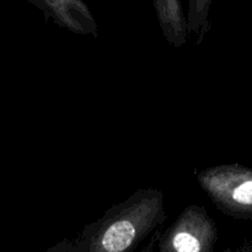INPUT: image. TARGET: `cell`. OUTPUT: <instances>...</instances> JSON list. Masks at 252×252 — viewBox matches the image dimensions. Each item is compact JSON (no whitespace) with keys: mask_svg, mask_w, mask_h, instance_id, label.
I'll return each mask as SVG.
<instances>
[{"mask_svg":"<svg viewBox=\"0 0 252 252\" xmlns=\"http://www.w3.org/2000/svg\"><path fill=\"white\" fill-rule=\"evenodd\" d=\"M166 219L161 189H138L86 225L73 244L80 252H133Z\"/></svg>","mask_w":252,"mask_h":252,"instance_id":"1","label":"cell"},{"mask_svg":"<svg viewBox=\"0 0 252 252\" xmlns=\"http://www.w3.org/2000/svg\"><path fill=\"white\" fill-rule=\"evenodd\" d=\"M199 186L225 216L252 219V169L241 164H223L197 174Z\"/></svg>","mask_w":252,"mask_h":252,"instance_id":"2","label":"cell"},{"mask_svg":"<svg viewBox=\"0 0 252 252\" xmlns=\"http://www.w3.org/2000/svg\"><path fill=\"white\" fill-rule=\"evenodd\" d=\"M218 228L204 207L189 204L157 241V252H214Z\"/></svg>","mask_w":252,"mask_h":252,"instance_id":"3","label":"cell"},{"mask_svg":"<svg viewBox=\"0 0 252 252\" xmlns=\"http://www.w3.org/2000/svg\"><path fill=\"white\" fill-rule=\"evenodd\" d=\"M57 26L75 34L98 37L93 12L84 0H29Z\"/></svg>","mask_w":252,"mask_h":252,"instance_id":"4","label":"cell"},{"mask_svg":"<svg viewBox=\"0 0 252 252\" xmlns=\"http://www.w3.org/2000/svg\"><path fill=\"white\" fill-rule=\"evenodd\" d=\"M164 38L175 48L186 44L189 32L181 0H153Z\"/></svg>","mask_w":252,"mask_h":252,"instance_id":"5","label":"cell"},{"mask_svg":"<svg viewBox=\"0 0 252 252\" xmlns=\"http://www.w3.org/2000/svg\"><path fill=\"white\" fill-rule=\"evenodd\" d=\"M213 0H189L187 12V32L196 36L197 43H201L209 27V10Z\"/></svg>","mask_w":252,"mask_h":252,"instance_id":"6","label":"cell"},{"mask_svg":"<svg viewBox=\"0 0 252 252\" xmlns=\"http://www.w3.org/2000/svg\"><path fill=\"white\" fill-rule=\"evenodd\" d=\"M70 245H71V241L68 240V239H64V240L59 241L58 244L52 246L51 249H48L46 252H68Z\"/></svg>","mask_w":252,"mask_h":252,"instance_id":"7","label":"cell"},{"mask_svg":"<svg viewBox=\"0 0 252 252\" xmlns=\"http://www.w3.org/2000/svg\"><path fill=\"white\" fill-rule=\"evenodd\" d=\"M224 252H252V239L245 241L236 248H229Z\"/></svg>","mask_w":252,"mask_h":252,"instance_id":"8","label":"cell"},{"mask_svg":"<svg viewBox=\"0 0 252 252\" xmlns=\"http://www.w3.org/2000/svg\"><path fill=\"white\" fill-rule=\"evenodd\" d=\"M160 233H161V229H158V230H155V234L153 235L152 240L149 241V244L147 245V248L143 249L142 252H157L155 251V246H157V241H158V238H159Z\"/></svg>","mask_w":252,"mask_h":252,"instance_id":"9","label":"cell"},{"mask_svg":"<svg viewBox=\"0 0 252 252\" xmlns=\"http://www.w3.org/2000/svg\"><path fill=\"white\" fill-rule=\"evenodd\" d=\"M68 252H80L78 250V249L75 248V246H74V244H73V241H71V245H70V248H69V250H68Z\"/></svg>","mask_w":252,"mask_h":252,"instance_id":"10","label":"cell"}]
</instances>
